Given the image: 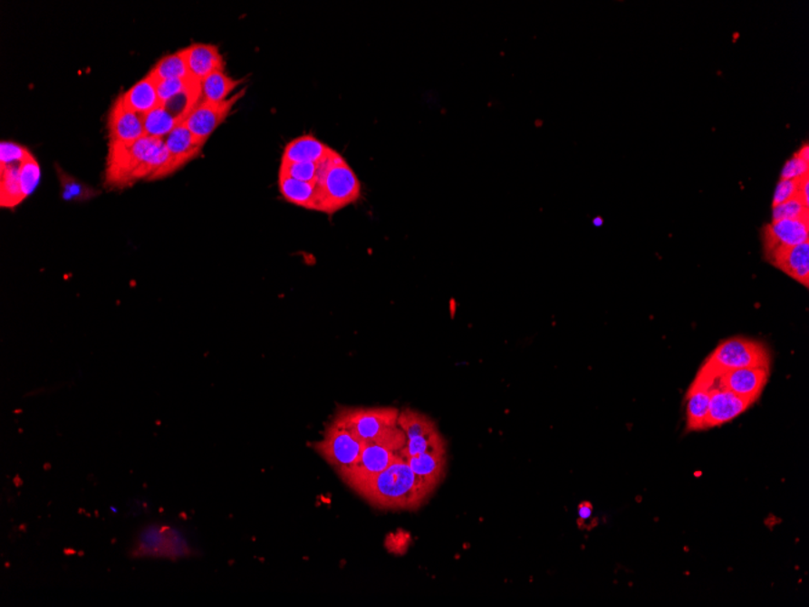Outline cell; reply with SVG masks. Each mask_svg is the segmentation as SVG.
Here are the masks:
<instances>
[{
	"label": "cell",
	"mask_w": 809,
	"mask_h": 607,
	"mask_svg": "<svg viewBox=\"0 0 809 607\" xmlns=\"http://www.w3.org/2000/svg\"><path fill=\"white\" fill-rule=\"evenodd\" d=\"M164 139L145 138L132 143L110 141L104 183L108 188H128L141 179H153L167 161Z\"/></svg>",
	"instance_id": "6da1fadb"
},
{
	"label": "cell",
	"mask_w": 809,
	"mask_h": 607,
	"mask_svg": "<svg viewBox=\"0 0 809 607\" xmlns=\"http://www.w3.org/2000/svg\"><path fill=\"white\" fill-rule=\"evenodd\" d=\"M355 492L373 507L399 511L419 508L434 488L420 479L401 458Z\"/></svg>",
	"instance_id": "7a4b0ae2"
},
{
	"label": "cell",
	"mask_w": 809,
	"mask_h": 607,
	"mask_svg": "<svg viewBox=\"0 0 809 607\" xmlns=\"http://www.w3.org/2000/svg\"><path fill=\"white\" fill-rule=\"evenodd\" d=\"M399 414L395 408H342L334 418L362 443L388 445L401 452L408 439L399 426Z\"/></svg>",
	"instance_id": "3957f363"
},
{
	"label": "cell",
	"mask_w": 809,
	"mask_h": 607,
	"mask_svg": "<svg viewBox=\"0 0 809 607\" xmlns=\"http://www.w3.org/2000/svg\"><path fill=\"white\" fill-rule=\"evenodd\" d=\"M318 211L333 215L357 203L361 197V182L344 158L332 153L320 163L318 181Z\"/></svg>",
	"instance_id": "277c9868"
},
{
	"label": "cell",
	"mask_w": 809,
	"mask_h": 607,
	"mask_svg": "<svg viewBox=\"0 0 809 607\" xmlns=\"http://www.w3.org/2000/svg\"><path fill=\"white\" fill-rule=\"evenodd\" d=\"M771 353L764 343L746 337H731L722 341L704 361L702 370L718 377L732 370L746 368L771 369Z\"/></svg>",
	"instance_id": "5b68a950"
},
{
	"label": "cell",
	"mask_w": 809,
	"mask_h": 607,
	"mask_svg": "<svg viewBox=\"0 0 809 607\" xmlns=\"http://www.w3.org/2000/svg\"><path fill=\"white\" fill-rule=\"evenodd\" d=\"M365 444L334 418L326 427L322 440L313 445L314 450L342 476L353 468Z\"/></svg>",
	"instance_id": "8992f818"
},
{
	"label": "cell",
	"mask_w": 809,
	"mask_h": 607,
	"mask_svg": "<svg viewBox=\"0 0 809 607\" xmlns=\"http://www.w3.org/2000/svg\"><path fill=\"white\" fill-rule=\"evenodd\" d=\"M190 554L185 537L170 525L152 524L139 534L132 555L135 558L178 560Z\"/></svg>",
	"instance_id": "52a82bcc"
},
{
	"label": "cell",
	"mask_w": 809,
	"mask_h": 607,
	"mask_svg": "<svg viewBox=\"0 0 809 607\" xmlns=\"http://www.w3.org/2000/svg\"><path fill=\"white\" fill-rule=\"evenodd\" d=\"M398 422L408 439L404 450L401 451L404 458L423 454L428 448L437 445L446 444L441 433L438 432L437 423L422 412L405 409L399 414Z\"/></svg>",
	"instance_id": "ba28073f"
},
{
	"label": "cell",
	"mask_w": 809,
	"mask_h": 607,
	"mask_svg": "<svg viewBox=\"0 0 809 607\" xmlns=\"http://www.w3.org/2000/svg\"><path fill=\"white\" fill-rule=\"evenodd\" d=\"M402 458L401 452L388 445L369 443L365 444L361 458L355 463L353 468L340 476L344 483L353 490H358L362 485L368 484L373 477L382 473L388 467L393 465Z\"/></svg>",
	"instance_id": "9c48e42d"
},
{
	"label": "cell",
	"mask_w": 809,
	"mask_h": 607,
	"mask_svg": "<svg viewBox=\"0 0 809 607\" xmlns=\"http://www.w3.org/2000/svg\"><path fill=\"white\" fill-rule=\"evenodd\" d=\"M164 142L168 150L167 161H165V164L157 172L153 179L164 178L167 176L175 174L176 171L185 167L189 161L199 157L201 152H203L205 143H207L204 140H200L196 135H193L185 123L176 127L164 139Z\"/></svg>",
	"instance_id": "30bf717a"
},
{
	"label": "cell",
	"mask_w": 809,
	"mask_h": 607,
	"mask_svg": "<svg viewBox=\"0 0 809 607\" xmlns=\"http://www.w3.org/2000/svg\"><path fill=\"white\" fill-rule=\"evenodd\" d=\"M246 95V89L240 90L239 92L230 96L228 100L223 102H208V101H200L199 105L192 111L189 117L187 118L185 125L189 131L197 138L207 141L219 125L228 118L233 107L238 102L243 96Z\"/></svg>",
	"instance_id": "8fae6325"
},
{
	"label": "cell",
	"mask_w": 809,
	"mask_h": 607,
	"mask_svg": "<svg viewBox=\"0 0 809 607\" xmlns=\"http://www.w3.org/2000/svg\"><path fill=\"white\" fill-rule=\"evenodd\" d=\"M717 377L699 370L686 394V429L689 432L706 430L709 414L711 390Z\"/></svg>",
	"instance_id": "7c38bea8"
},
{
	"label": "cell",
	"mask_w": 809,
	"mask_h": 607,
	"mask_svg": "<svg viewBox=\"0 0 809 607\" xmlns=\"http://www.w3.org/2000/svg\"><path fill=\"white\" fill-rule=\"evenodd\" d=\"M755 404L750 399L739 397L733 391L718 386L717 380L711 390L709 414L706 423V430L717 429L735 421Z\"/></svg>",
	"instance_id": "4fadbf2b"
},
{
	"label": "cell",
	"mask_w": 809,
	"mask_h": 607,
	"mask_svg": "<svg viewBox=\"0 0 809 607\" xmlns=\"http://www.w3.org/2000/svg\"><path fill=\"white\" fill-rule=\"evenodd\" d=\"M107 125L111 142L132 143L146 136L143 116L128 107L121 95L111 106Z\"/></svg>",
	"instance_id": "5bb4252c"
},
{
	"label": "cell",
	"mask_w": 809,
	"mask_h": 607,
	"mask_svg": "<svg viewBox=\"0 0 809 607\" xmlns=\"http://www.w3.org/2000/svg\"><path fill=\"white\" fill-rule=\"evenodd\" d=\"M766 261L804 287L809 285V243L776 247L765 253Z\"/></svg>",
	"instance_id": "9a60e30c"
},
{
	"label": "cell",
	"mask_w": 809,
	"mask_h": 607,
	"mask_svg": "<svg viewBox=\"0 0 809 607\" xmlns=\"http://www.w3.org/2000/svg\"><path fill=\"white\" fill-rule=\"evenodd\" d=\"M768 368H746L732 370L717 377L718 386L733 391L739 397L756 401L768 382Z\"/></svg>",
	"instance_id": "2e32d148"
},
{
	"label": "cell",
	"mask_w": 809,
	"mask_h": 607,
	"mask_svg": "<svg viewBox=\"0 0 809 607\" xmlns=\"http://www.w3.org/2000/svg\"><path fill=\"white\" fill-rule=\"evenodd\" d=\"M762 240L765 253L776 247L796 246L809 243V220L797 218V220L772 221L762 229Z\"/></svg>",
	"instance_id": "e0dca14e"
},
{
	"label": "cell",
	"mask_w": 809,
	"mask_h": 607,
	"mask_svg": "<svg viewBox=\"0 0 809 607\" xmlns=\"http://www.w3.org/2000/svg\"><path fill=\"white\" fill-rule=\"evenodd\" d=\"M183 52H185L189 77L194 81L201 82L208 75L217 71H223L225 68V61H223L217 45L197 43V44L183 49Z\"/></svg>",
	"instance_id": "ac0fdd59"
},
{
	"label": "cell",
	"mask_w": 809,
	"mask_h": 607,
	"mask_svg": "<svg viewBox=\"0 0 809 607\" xmlns=\"http://www.w3.org/2000/svg\"><path fill=\"white\" fill-rule=\"evenodd\" d=\"M413 472L423 481H426L434 490L444 479L446 466H448V455H446V444L437 445L428 448L423 454L405 458Z\"/></svg>",
	"instance_id": "d6986e66"
},
{
	"label": "cell",
	"mask_w": 809,
	"mask_h": 607,
	"mask_svg": "<svg viewBox=\"0 0 809 607\" xmlns=\"http://www.w3.org/2000/svg\"><path fill=\"white\" fill-rule=\"evenodd\" d=\"M332 149L312 135H303L287 143L284 149V161L294 163H322L332 153Z\"/></svg>",
	"instance_id": "ffe728a7"
},
{
	"label": "cell",
	"mask_w": 809,
	"mask_h": 607,
	"mask_svg": "<svg viewBox=\"0 0 809 607\" xmlns=\"http://www.w3.org/2000/svg\"><path fill=\"white\" fill-rule=\"evenodd\" d=\"M121 96H123L127 106L141 116H145L161 105L159 92H158V81L149 73L140 79L127 92L121 93Z\"/></svg>",
	"instance_id": "44dd1931"
},
{
	"label": "cell",
	"mask_w": 809,
	"mask_h": 607,
	"mask_svg": "<svg viewBox=\"0 0 809 607\" xmlns=\"http://www.w3.org/2000/svg\"><path fill=\"white\" fill-rule=\"evenodd\" d=\"M278 185L280 194L289 203L303 209L318 211L316 183L303 182L279 174Z\"/></svg>",
	"instance_id": "7402d4cb"
},
{
	"label": "cell",
	"mask_w": 809,
	"mask_h": 607,
	"mask_svg": "<svg viewBox=\"0 0 809 607\" xmlns=\"http://www.w3.org/2000/svg\"><path fill=\"white\" fill-rule=\"evenodd\" d=\"M26 199L21 188L20 163L0 165V206L13 209Z\"/></svg>",
	"instance_id": "603a6c76"
},
{
	"label": "cell",
	"mask_w": 809,
	"mask_h": 607,
	"mask_svg": "<svg viewBox=\"0 0 809 607\" xmlns=\"http://www.w3.org/2000/svg\"><path fill=\"white\" fill-rule=\"evenodd\" d=\"M201 101V82L194 81L190 82L188 88L185 92L178 93V96L172 97L167 102L161 103L167 112L170 114L176 124L185 123L187 118L192 113V111L199 105Z\"/></svg>",
	"instance_id": "cb8c5ba5"
},
{
	"label": "cell",
	"mask_w": 809,
	"mask_h": 607,
	"mask_svg": "<svg viewBox=\"0 0 809 607\" xmlns=\"http://www.w3.org/2000/svg\"><path fill=\"white\" fill-rule=\"evenodd\" d=\"M243 81L233 79L225 73V71H217L201 82V101H208V102H223L228 100L229 96Z\"/></svg>",
	"instance_id": "d4e9b609"
},
{
	"label": "cell",
	"mask_w": 809,
	"mask_h": 607,
	"mask_svg": "<svg viewBox=\"0 0 809 607\" xmlns=\"http://www.w3.org/2000/svg\"><path fill=\"white\" fill-rule=\"evenodd\" d=\"M149 74L156 78L158 82L168 81V79L188 78V67L185 52L179 50L170 55L161 57L156 63V66L150 70Z\"/></svg>",
	"instance_id": "484cf974"
},
{
	"label": "cell",
	"mask_w": 809,
	"mask_h": 607,
	"mask_svg": "<svg viewBox=\"0 0 809 607\" xmlns=\"http://www.w3.org/2000/svg\"><path fill=\"white\" fill-rule=\"evenodd\" d=\"M143 124H145L146 136L157 139L167 138L176 127H178L163 105H159L149 113L145 114Z\"/></svg>",
	"instance_id": "4316f807"
},
{
	"label": "cell",
	"mask_w": 809,
	"mask_h": 607,
	"mask_svg": "<svg viewBox=\"0 0 809 607\" xmlns=\"http://www.w3.org/2000/svg\"><path fill=\"white\" fill-rule=\"evenodd\" d=\"M809 175V146L805 142L789 160L784 164L780 178L797 179Z\"/></svg>",
	"instance_id": "83f0119b"
},
{
	"label": "cell",
	"mask_w": 809,
	"mask_h": 607,
	"mask_svg": "<svg viewBox=\"0 0 809 607\" xmlns=\"http://www.w3.org/2000/svg\"><path fill=\"white\" fill-rule=\"evenodd\" d=\"M320 171V163H294L284 161L280 164L279 174L289 176L303 182L316 183Z\"/></svg>",
	"instance_id": "f1b7e54d"
},
{
	"label": "cell",
	"mask_w": 809,
	"mask_h": 607,
	"mask_svg": "<svg viewBox=\"0 0 809 607\" xmlns=\"http://www.w3.org/2000/svg\"><path fill=\"white\" fill-rule=\"evenodd\" d=\"M772 221L797 220V218L809 220V207L805 206L800 198L795 197L785 203L772 207Z\"/></svg>",
	"instance_id": "f546056e"
},
{
	"label": "cell",
	"mask_w": 809,
	"mask_h": 607,
	"mask_svg": "<svg viewBox=\"0 0 809 607\" xmlns=\"http://www.w3.org/2000/svg\"><path fill=\"white\" fill-rule=\"evenodd\" d=\"M41 181V167L34 154L20 163V182L24 198H28L37 188Z\"/></svg>",
	"instance_id": "4dcf8cb0"
},
{
	"label": "cell",
	"mask_w": 809,
	"mask_h": 607,
	"mask_svg": "<svg viewBox=\"0 0 809 607\" xmlns=\"http://www.w3.org/2000/svg\"><path fill=\"white\" fill-rule=\"evenodd\" d=\"M0 149V165L21 163L32 156L30 150L19 143L3 141Z\"/></svg>",
	"instance_id": "1f68e13d"
},
{
	"label": "cell",
	"mask_w": 809,
	"mask_h": 607,
	"mask_svg": "<svg viewBox=\"0 0 809 607\" xmlns=\"http://www.w3.org/2000/svg\"><path fill=\"white\" fill-rule=\"evenodd\" d=\"M192 82L193 79L190 77L168 79V81L158 82V92H159L160 102H167V101L171 100L172 97L178 96V93L185 92Z\"/></svg>",
	"instance_id": "d6a6232c"
},
{
	"label": "cell",
	"mask_w": 809,
	"mask_h": 607,
	"mask_svg": "<svg viewBox=\"0 0 809 607\" xmlns=\"http://www.w3.org/2000/svg\"><path fill=\"white\" fill-rule=\"evenodd\" d=\"M800 179H779L776 185L775 196H773L772 207L779 206L785 201L797 197L798 187H800Z\"/></svg>",
	"instance_id": "836d02e7"
},
{
	"label": "cell",
	"mask_w": 809,
	"mask_h": 607,
	"mask_svg": "<svg viewBox=\"0 0 809 607\" xmlns=\"http://www.w3.org/2000/svg\"><path fill=\"white\" fill-rule=\"evenodd\" d=\"M578 512H580V518L582 520H587L592 516V506L589 505V503H583V505H581L580 511Z\"/></svg>",
	"instance_id": "e575fe53"
},
{
	"label": "cell",
	"mask_w": 809,
	"mask_h": 607,
	"mask_svg": "<svg viewBox=\"0 0 809 607\" xmlns=\"http://www.w3.org/2000/svg\"><path fill=\"white\" fill-rule=\"evenodd\" d=\"M63 553H64V555H66V556L77 554V551H75V549H73V548H66V549H64Z\"/></svg>",
	"instance_id": "d590c367"
},
{
	"label": "cell",
	"mask_w": 809,
	"mask_h": 607,
	"mask_svg": "<svg viewBox=\"0 0 809 607\" xmlns=\"http://www.w3.org/2000/svg\"><path fill=\"white\" fill-rule=\"evenodd\" d=\"M14 484H15V487H17V488H19V487H23L24 481L21 480L20 476H16L15 479H14Z\"/></svg>",
	"instance_id": "8d00e7d4"
},
{
	"label": "cell",
	"mask_w": 809,
	"mask_h": 607,
	"mask_svg": "<svg viewBox=\"0 0 809 607\" xmlns=\"http://www.w3.org/2000/svg\"><path fill=\"white\" fill-rule=\"evenodd\" d=\"M50 468H52V465H50V463H45L44 470H50Z\"/></svg>",
	"instance_id": "74e56055"
},
{
	"label": "cell",
	"mask_w": 809,
	"mask_h": 607,
	"mask_svg": "<svg viewBox=\"0 0 809 607\" xmlns=\"http://www.w3.org/2000/svg\"><path fill=\"white\" fill-rule=\"evenodd\" d=\"M21 530H23V531L26 530V525H21Z\"/></svg>",
	"instance_id": "f35d334b"
},
{
	"label": "cell",
	"mask_w": 809,
	"mask_h": 607,
	"mask_svg": "<svg viewBox=\"0 0 809 607\" xmlns=\"http://www.w3.org/2000/svg\"><path fill=\"white\" fill-rule=\"evenodd\" d=\"M78 554L81 555V556H84V552H82H82H79Z\"/></svg>",
	"instance_id": "ab89813d"
}]
</instances>
